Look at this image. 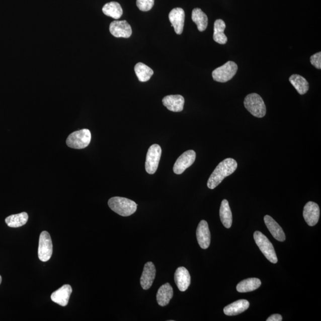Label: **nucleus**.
Masks as SVG:
<instances>
[{
	"mask_svg": "<svg viewBox=\"0 0 321 321\" xmlns=\"http://www.w3.org/2000/svg\"><path fill=\"white\" fill-rule=\"evenodd\" d=\"M196 237L200 247L204 250L209 248L211 243V233L206 221L202 220L199 222L196 230Z\"/></svg>",
	"mask_w": 321,
	"mask_h": 321,
	"instance_id": "obj_13",
	"label": "nucleus"
},
{
	"mask_svg": "<svg viewBox=\"0 0 321 321\" xmlns=\"http://www.w3.org/2000/svg\"><path fill=\"white\" fill-rule=\"evenodd\" d=\"M169 20L177 34L181 35L184 28L185 13L182 8H175L169 13Z\"/></svg>",
	"mask_w": 321,
	"mask_h": 321,
	"instance_id": "obj_12",
	"label": "nucleus"
},
{
	"mask_svg": "<svg viewBox=\"0 0 321 321\" xmlns=\"http://www.w3.org/2000/svg\"><path fill=\"white\" fill-rule=\"evenodd\" d=\"M261 281L257 278H251L240 281L236 289L238 292L247 293L254 291L261 286Z\"/></svg>",
	"mask_w": 321,
	"mask_h": 321,
	"instance_id": "obj_24",
	"label": "nucleus"
},
{
	"mask_svg": "<svg viewBox=\"0 0 321 321\" xmlns=\"http://www.w3.org/2000/svg\"><path fill=\"white\" fill-rule=\"evenodd\" d=\"M195 159L196 152L194 150H187L177 159L173 167L174 173L176 175H181L194 163Z\"/></svg>",
	"mask_w": 321,
	"mask_h": 321,
	"instance_id": "obj_9",
	"label": "nucleus"
},
{
	"mask_svg": "<svg viewBox=\"0 0 321 321\" xmlns=\"http://www.w3.org/2000/svg\"><path fill=\"white\" fill-rule=\"evenodd\" d=\"M2 281V276H0V284H1Z\"/></svg>",
	"mask_w": 321,
	"mask_h": 321,
	"instance_id": "obj_32",
	"label": "nucleus"
},
{
	"mask_svg": "<svg viewBox=\"0 0 321 321\" xmlns=\"http://www.w3.org/2000/svg\"><path fill=\"white\" fill-rule=\"evenodd\" d=\"M219 216H220L221 222L224 227L230 228L232 225V217L227 200L224 199L222 201L220 209H219Z\"/></svg>",
	"mask_w": 321,
	"mask_h": 321,
	"instance_id": "obj_23",
	"label": "nucleus"
},
{
	"mask_svg": "<svg viewBox=\"0 0 321 321\" xmlns=\"http://www.w3.org/2000/svg\"><path fill=\"white\" fill-rule=\"evenodd\" d=\"M192 19L193 22L197 25L199 31L203 32L206 30L208 24V19L207 16L204 12H202L201 9L196 8L193 10Z\"/></svg>",
	"mask_w": 321,
	"mask_h": 321,
	"instance_id": "obj_25",
	"label": "nucleus"
},
{
	"mask_svg": "<svg viewBox=\"0 0 321 321\" xmlns=\"http://www.w3.org/2000/svg\"><path fill=\"white\" fill-rule=\"evenodd\" d=\"M291 85L300 95L305 94L309 89V85L305 78L300 75L294 74L289 78Z\"/></svg>",
	"mask_w": 321,
	"mask_h": 321,
	"instance_id": "obj_22",
	"label": "nucleus"
},
{
	"mask_svg": "<svg viewBox=\"0 0 321 321\" xmlns=\"http://www.w3.org/2000/svg\"><path fill=\"white\" fill-rule=\"evenodd\" d=\"M110 32L116 38H129L132 34V28L126 21H115L111 23Z\"/></svg>",
	"mask_w": 321,
	"mask_h": 321,
	"instance_id": "obj_10",
	"label": "nucleus"
},
{
	"mask_svg": "<svg viewBox=\"0 0 321 321\" xmlns=\"http://www.w3.org/2000/svg\"><path fill=\"white\" fill-rule=\"evenodd\" d=\"M303 217L309 226L315 225L319 221L320 209L318 205L313 202H307L303 209Z\"/></svg>",
	"mask_w": 321,
	"mask_h": 321,
	"instance_id": "obj_11",
	"label": "nucleus"
},
{
	"mask_svg": "<svg viewBox=\"0 0 321 321\" xmlns=\"http://www.w3.org/2000/svg\"><path fill=\"white\" fill-rule=\"evenodd\" d=\"M105 15L114 19H119L123 15V9L119 3L112 2L105 5L103 8Z\"/></svg>",
	"mask_w": 321,
	"mask_h": 321,
	"instance_id": "obj_26",
	"label": "nucleus"
},
{
	"mask_svg": "<svg viewBox=\"0 0 321 321\" xmlns=\"http://www.w3.org/2000/svg\"><path fill=\"white\" fill-rule=\"evenodd\" d=\"M175 281L180 291L187 290L191 281V276L188 270L185 267H179L175 272Z\"/></svg>",
	"mask_w": 321,
	"mask_h": 321,
	"instance_id": "obj_17",
	"label": "nucleus"
},
{
	"mask_svg": "<svg viewBox=\"0 0 321 321\" xmlns=\"http://www.w3.org/2000/svg\"><path fill=\"white\" fill-rule=\"evenodd\" d=\"M237 70V65L233 61H229L212 71L213 79L218 83H227L235 76Z\"/></svg>",
	"mask_w": 321,
	"mask_h": 321,
	"instance_id": "obj_6",
	"label": "nucleus"
},
{
	"mask_svg": "<svg viewBox=\"0 0 321 321\" xmlns=\"http://www.w3.org/2000/svg\"><path fill=\"white\" fill-rule=\"evenodd\" d=\"M72 293V288L68 284L64 285L60 289L54 291L51 294V300L59 305L65 306L67 305Z\"/></svg>",
	"mask_w": 321,
	"mask_h": 321,
	"instance_id": "obj_16",
	"label": "nucleus"
},
{
	"mask_svg": "<svg viewBox=\"0 0 321 321\" xmlns=\"http://www.w3.org/2000/svg\"><path fill=\"white\" fill-rule=\"evenodd\" d=\"M244 106L252 115L263 118L266 114V106L263 98L257 94H249L244 100Z\"/></svg>",
	"mask_w": 321,
	"mask_h": 321,
	"instance_id": "obj_3",
	"label": "nucleus"
},
{
	"mask_svg": "<svg viewBox=\"0 0 321 321\" xmlns=\"http://www.w3.org/2000/svg\"><path fill=\"white\" fill-rule=\"evenodd\" d=\"M137 8L142 12H148L154 5V0H136Z\"/></svg>",
	"mask_w": 321,
	"mask_h": 321,
	"instance_id": "obj_29",
	"label": "nucleus"
},
{
	"mask_svg": "<svg viewBox=\"0 0 321 321\" xmlns=\"http://www.w3.org/2000/svg\"><path fill=\"white\" fill-rule=\"evenodd\" d=\"M225 26V22L221 19H218L214 23L213 39L219 44L224 45L228 41L227 37L224 34Z\"/></svg>",
	"mask_w": 321,
	"mask_h": 321,
	"instance_id": "obj_21",
	"label": "nucleus"
},
{
	"mask_svg": "<svg viewBox=\"0 0 321 321\" xmlns=\"http://www.w3.org/2000/svg\"><path fill=\"white\" fill-rule=\"evenodd\" d=\"M28 220V215L27 213L22 212L18 214L9 216L6 218L5 221L9 227L18 228L26 224Z\"/></svg>",
	"mask_w": 321,
	"mask_h": 321,
	"instance_id": "obj_27",
	"label": "nucleus"
},
{
	"mask_svg": "<svg viewBox=\"0 0 321 321\" xmlns=\"http://www.w3.org/2000/svg\"><path fill=\"white\" fill-rule=\"evenodd\" d=\"M111 210L123 217H128L137 210V204L132 200L122 198L113 197L108 202Z\"/></svg>",
	"mask_w": 321,
	"mask_h": 321,
	"instance_id": "obj_2",
	"label": "nucleus"
},
{
	"mask_svg": "<svg viewBox=\"0 0 321 321\" xmlns=\"http://www.w3.org/2000/svg\"><path fill=\"white\" fill-rule=\"evenodd\" d=\"M282 320V316L279 314H274L267 319V321H281Z\"/></svg>",
	"mask_w": 321,
	"mask_h": 321,
	"instance_id": "obj_31",
	"label": "nucleus"
},
{
	"mask_svg": "<svg viewBox=\"0 0 321 321\" xmlns=\"http://www.w3.org/2000/svg\"><path fill=\"white\" fill-rule=\"evenodd\" d=\"M173 296V289L171 285L166 283L160 286L156 294V300L160 306H166Z\"/></svg>",
	"mask_w": 321,
	"mask_h": 321,
	"instance_id": "obj_20",
	"label": "nucleus"
},
{
	"mask_svg": "<svg viewBox=\"0 0 321 321\" xmlns=\"http://www.w3.org/2000/svg\"><path fill=\"white\" fill-rule=\"evenodd\" d=\"M310 61L314 67L320 70L321 68V52H317V53L312 55L310 58Z\"/></svg>",
	"mask_w": 321,
	"mask_h": 321,
	"instance_id": "obj_30",
	"label": "nucleus"
},
{
	"mask_svg": "<svg viewBox=\"0 0 321 321\" xmlns=\"http://www.w3.org/2000/svg\"><path fill=\"white\" fill-rule=\"evenodd\" d=\"M91 140L90 130L84 129L71 133L67 137L66 143L69 148L81 149L87 148L90 145Z\"/></svg>",
	"mask_w": 321,
	"mask_h": 321,
	"instance_id": "obj_5",
	"label": "nucleus"
},
{
	"mask_svg": "<svg viewBox=\"0 0 321 321\" xmlns=\"http://www.w3.org/2000/svg\"><path fill=\"white\" fill-rule=\"evenodd\" d=\"M254 237L258 247L267 260L272 263L276 264L278 262L277 255L269 239L258 231L255 232Z\"/></svg>",
	"mask_w": 321,
	"mask_h": 321,
	"instance_id": "obj_4",
	"label": "nucleus"
},
{
	"mask_svg": "<svg viewBox=\"0 0 321 321\" xmlns=\"http://www.w3.org/2000/svg\"><path fill=\"white\" fill-rule=\"evenodd\" d=\"M52 254V244L50 234L42 231L39 237L38 257L42 262L50 260Z\"/></svg>",
	"mask_w": 321,
	"mask_h": 321,
	"instance_id": "obj_8",
	"label": "nucleus"
},
{
	"mask_svg": "<svg viewBox=\"0 0 321 321\" xmlns=\"http://www.w3.org/2000/svg\"><path fill=\"white\" fill-rule=\"evenodd\" d=\"M163 103L169 110L173 112H180L184 107L185 98L180 95H172L164 98Z\"/></svg>",
	"mask_w": 321,
	"mask_h": 321,
	"instance_id": "obj_15",
	"label": "nucleus"
},
{
	"mask_svg": "<svg viewBox=\"0 0 321 321\" xmlns=\"http://www.w3.org/2000/svg\"><path fill=\"white\" fill-rule=\"evenodd\" d=\"M250 302L247 300H238L225 306L224 313L228 316L237 315L247 310L250 307Z\"/></svg>",
	"mask_w": 321,
	"mask_h": 321,
	"instance_id": "obj_19",
	"label": "nucleus"
},
{
	"mask_svg": "<svg viewBox=\"0 0 321 321\" xmlns=\"http://www.w3.org/2000/svg\"><path fill=\"white\" fill-rule=\"evenodd\" d=\"M135 71L139 81L142 83L148 81L153 74V71L151 68L142 63L136 64Z\"/></svg>",
	"mask_w": 321,
	"mask_h": 321,
	"instance_id": "obj_28",
	"label": "nucleus"
},
{
	"mask_svg": "<svg viewBox=\"0 0 321 321\" xmlns=\"http://www.w3.org/2000/svg\"><path fill=\"white\" fill-rule=\"evenodd\" d=\"M237 168V163L234 159L227 158L222 160L209 177L207 183L208 188L215 189L222 180L233 173Z\"/></svg>",
	"mask_w": 321,
	"mask_h": 321,
	"instance_id": "obj_1",
	"label": "nucleus"
},
{
	"mask_svg": "<svg viewBox=\"0 0 321 321\" xmlns=\"http://www.w3.org/2000/svg\"><path fill=\"white\" fill-rule=\"evenodd\" d=\"M264 222L274 238L279 242H284L286 240V235H285L282 228L273 218L270 215H265Z\"/></svg>",
	"mask_w": 321,
	"mask_h": 321,
	"instance_id": "obj_18",
	"label": "nucleus"
},
{
	"mask_svg": "<svg viewBox=\"0 0 321 321\" xmlns=\"http://www.w3.org/2000/svg\"><path fill=\"white\" fill-rule=\"evenodd\" d=\"M162 153V148L159 145L154 144L149 147L145 162V170L149 175H153L156 172Z\"/></svg>",
	"mask_w": 321,
	"mask_h": 321,
	"instance_id": "obj_7",
	"label": "nucleus"
},
{
	"mask_svg": "<svg viewBox=\"0 0 321 321\" xmlns=\"http://www.w3.org/2000/svg\"><path fill=\"white\" fill-rule=\"evenodd\" d=\"M156 276V269L154 264L152 262H148L144 266L140 285L144 290H148L152 286Z\"/></svg>",
	"mask_w": 321,
	"mask_h": 321,
	"instance_id": "obj_14",
	"label": "nucleus"
}]
</instances>
